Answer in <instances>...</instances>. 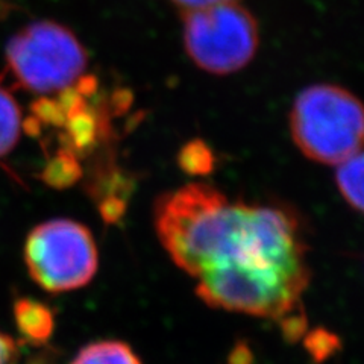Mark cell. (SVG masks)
<instances>
[{"label": "cell", "instance_id": "1", "mask_svg": "<svg viewBox=\"0 0 364 364\" xmlns=\"http://www.w3.org/2000/svg\"><path fill=\"white\" fill-rule=\"evenodd\" d=\"M155 228L173 263L198 281L207 305L278 322L302 311L310 267L291 213L230 200L215 187L193 182L158 199Z\"/></svg>", "mask_w": 364, "mask_h": 364}, {"label": "cell", "instance_id": "2", "mask_svg": "<svg viewBox=\"0 0 364 364\" xmlns=\"http://www.w3.org/2000/svg\"><path fill=\"white\" fill-rule=\"evenodd\" d=\"M363 107L348 90L313 85L296 97L290 129L301 152L322 164H338L361 151Z\"/></svg>", "mask_w": 364, "mask_h": 364}, {"label": "cell", "instance_id": "3", "mask_svg": "<svg viewBox=\"0 0 364 364\" xmlns=\"http://www.w3.org/2000/svg\"><path fill=\"white\" fill-rule=\"evenodd\" d=\"M0 79L14 88L48 95L72 87L87 67V53L75 33L55 21H36L20 29L6 46Z\"/></svg>", "mask_w": 364, "mask_h": 364}, {"label": "cell", "instance_id": "4", "mask_svg": "<svg viewBox=\"0 0 364 364\" xmlns=\"http://www.w3.org/2000/svg\"><path fill=\"white\" fill-rule=\"evenodd\" d=\"M182 20L186 50L205 72L235 73L257 53L258 23L237 0L186 9Z\"/></svg>", "mask_w": 364, "mask_h": 364}, {"label": "cell", "instance_id": "5", "mask_svg": "<svg viewBox=\"0 0 364 364\" xmlns=\"http://www.w3.org/2000/svg\"><path fill=\"white\" fill-rule=\"evenodd\" d=\"M31 278L49 293L73 291L95 278L99 254L93 235L82 223L55 219L33 228L25 243Z\"/></svg>", "mask_w": 364, "mask_h": 364}, {"label": "cell", "instance_id": "6", "mask_svg": "<svg viewBox=\"0 0 364 364\" xmlns=\"http://www.w3.org/2000/svg\"><path fill=\"white\" fill-rule=\"evenodd\" d=\"M14 321L23 340L33 346L44 345L55 328L49 306L31 298H20L14 302Z\"/></svg>", "mask_w": 364, "mask_h": 364}, {"label": "cell", "instance_id": "7", "mask_svg": "<svg viewBox=\"0 0 364 364\" xmlns=\"http://www.w3.org/2000/svg\"><path fill=\"white\" fill-rule=\"evenodd\" d=\"M72 364H141V361L123 341L104 340L79 350Z\"/></svg>", "mask_w": 364, "mask_h": 364}, {"label": "cell", "instance_id": "8", "mask_svg": "<svg viewBox=\"0 0 364 364\" xmlns=\"http://www.w3.org/2000/svg\"><path fill=\"white\" fill-rule=\"evenodd\" d=\"M363 154L361 151L338 163L336 182L340 195L357 211L363 210Z\"/></svg>", "mask_w": 364, "mask_h": 364}, {"label": "cell", "instance_id": "9", "mask_svg": "<svg viewBox=\"0 0 364 364\" xmlns=\"http://www.w3.org/2000/svg\"><path fill=\"white\" fill-rule=\"evenodd\" d=\"M21 111L9 90L0 85V161L14 149L21 132Z\"/></svg>", "mask_w": 364, "mask_h": 364}, {"label": "cell", "instance_id": "10", "mask_svg": "<svg viewBox=\"0 0 364 364\" xmlns=\"http://www.w3.org/2000/svg\"><path fill=\"white\" fill-rule=\"evenodd\" d=\"M81 176V167L77 166L73 154L63 151L55 158H52L49 164L43 170V181L46 184L55 188H65Z\"/></svg>", "mask_w": 364, "mask_h": 364}, {"label": "cell", "instance_id": "11", "mask_svg": "<svg viewBox=\"0 0 364 364\" xmlns=\"http://www.w3.org/2000/svg\"><path fill=\"white\" fill-rule=\"evenodd\" d=\"M213 155L207 146L200 141L187 144L179 155V164L191 175H205L213 168Z\"/></svg>", "mask_w": 364, "mask_h": 364}, {"label": "cell", "instance_id": "12", "mask_svg": "<svg viewBox=\"0 0 364 364\" xmlns=\"http://www.w3.org/2000/svg\"><path fill=\"white\" fill-rule=\"evenodd\" d=\"M305 346L314 360L322 361L328 358L338 348V338L325 329L313 331L305 340Z\"/></svg>", "mask_w": 364, "mask_h": 364}, {"label": "cell", "instance_id": "13", "mask_svg": "<svg viewBox=\"0 0 364 364\" xmlns=\"http://www.w3.org/2000/svg\"><path fill=\"white\" fill-rule=\"evenodd\" d=\"M18 358V346L9 336L0 333V364H16Z\"/></svg>", "mask_w": 364, "mask_h": 364}, {"label": "cell", "instance_id": "14", "mask_svg": "<svg viewBox=\"0 0 364 364\" xmlns=\"http://www.w3.org/2000/svg\"><path fill=\"white\" fill-rule=\"evenodd\" d=\"M170 2L178 5L182 9H193V8H200V6H207L213 4H219V2H228V0H170Z\"/></svg>", "mask_w": 364, "mask_h": 364}]
</instances>
